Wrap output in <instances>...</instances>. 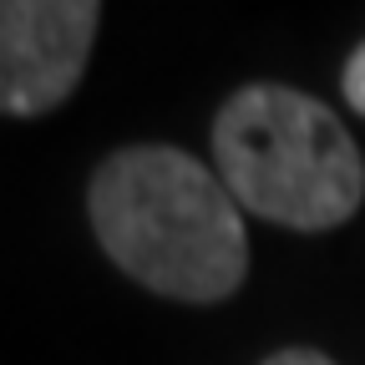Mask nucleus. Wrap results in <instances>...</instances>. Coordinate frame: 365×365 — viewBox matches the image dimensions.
I'll use <instances>...</instances> for the list:
<instances>
[{
  "mask_svg": "<svg viewBox=\"0 0 365 365\" xmlns=\"http://www.w3.org/2000/svg\"><path fill=\"white\" fill-rule=\"evenodd\" d=\"M86 213L107 259L153 294L218 304L249 274V234L234 193L182 148L137 143L102 158Z\"/></svg>",
  "mask_w": 365,
  "mask_h": 365,
  "instance_id": "nucleus-1",
  "label": "nucleus"
},
{
  "mask_svg": "<svg viewBox=\"0 0 365 365\" xmlns=\"http://www.w3.org/2000/svg\"><path fill=\"white\" fill-rule=\"evenodd\" d=\"M213 163L239 208L299 234L340 228L365 198V158L345 122L279 81L239 86L218 107Z\"/></svg>",
  "mask_w": 365,
  "mask_h": 365,
  "instance_id": "nucleus-2",
  "label": "nucleus"
},
{
  "mask_svg": "<svg viewBox=\"0 0 365 365\" xmlns=\"http://www.w3.org/2000/svg\"><path fill=\"white\" fill-rule=\"evenodd\" d=\"M102 0H0V112L46 117L86 76Z\"/></svg>",
  "mask_w": 365,
  "mask_h": 365,
  "instance_id": "nucleus-3",
  "label": "nucleus"
},
{
  "mask_svg": "<svg viewBox=\"0 0 365 365\" xmlns=\"http://www.w3.org/2000/svg\"><path fill=\"white\" fill-rule=\"evenodd\" d=\"M340 91H345V102L365 117V41L350 51V61H345V71H340Z\"/></svg>",
  "mask_w": 365,
  "mask_h": 365,
  "instance_id": "nucleus-4",
  "label": "nucleus"
},
{
  "mask_svg": "<svg viewBox=\"0 0 365 365\" xmlns=\"http://www.w3.org/2000/svg\"><path fill=\"white\" fill-rule=\"evenodd\" d=\"M264 365H335V360L319 350H304V345H289V350H274Z\"/></svg>",
  "mask_w": 365,
  "mask_h": 365,
  "instance_id": "nucleus-5",
  "label": "nucleus"
}]
</instances>
